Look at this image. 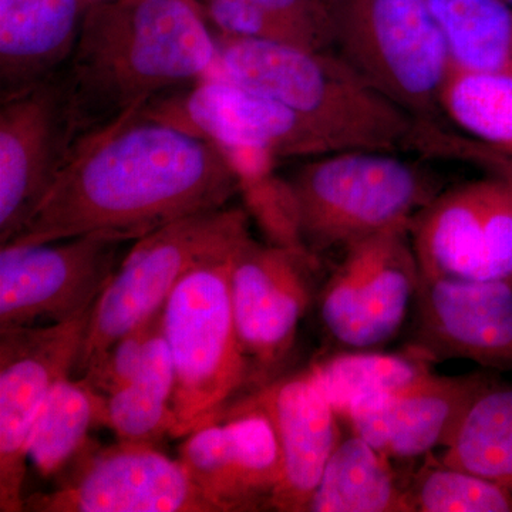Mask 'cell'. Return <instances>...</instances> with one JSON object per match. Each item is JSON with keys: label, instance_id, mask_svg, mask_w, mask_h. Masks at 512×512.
I'll return each instance as SVG.
<instances>
[{"label": "cell", "instance_id": "1", "mask_svg": "<svg viewBox=\"0 0 512 512\" xmlns=\"http://www.w3.org/2000/svg\"><path fill=\"white\" fill-rule=\"evenodd\" d=\"M242 185L237 161L224 148L137 113L73 148L52 190L8 244L86 234L137 241L228 207Z\"/></svg>", "mask_w": 512, "mask_h": 512}, {"label": "cell", "instance_id": "2", "mask_svg": "<svg viewBox=\"0 0 512 512\" xmlns=\"http://www.w3.org/2000/svg\"><path fill=\"white\" fill-rule=\"evenodd\" d=\"M217 63V36L197 0L90 6L72 60L60 74L72 150L158 97L207 79Z\"/></svg>", "mask_w": 512, "mask_h": 512}, {"label": "cell", "instance_id": "3", "mask_svg": "<svg viewBox=\"0 0 512 512\" xmlns=\"http://www.w3.org/2000/svg\"><path fill=\"white\" fill-rule=\"evenodd\" d=\"M215 36L212 76L285 104L325 128L343 150H409L417 120L335 50Z\"/></svg>", "mask_w": 512, "mask_h": 512}, {"label": "cell", "instance_id": "4", "mask_svg": "<svg viewBox=\"0 0 512 512\" xmlns=\"http://www.w3.org/2000/svg\"><path fill=\"white\" fill-rule=\"evenodd\" d=\"M284 180L303 245L315 256L409 224L441 192L439 178L423 165L377 150L309 158Z\"/></svg>", "mask_w": 512, "mask_h": 512}, {"label": "cell", "instance_id": "5", "mask_svg": "<svg viewBox=\"0 0 512 512\" xmlns=\"http://www.w3.org/2000/svg\"><path fill=\"white\" fill-rule=\"evenodd\" d=\"M234 251L191 269L161 309L174 363V439L220 419L252 377L229 292Z\"/></svg>", "mask_w": 512, "mask_h": 512}, {"label": "cell", "instance_id": "6", "mask_svg": "<svg viewBox=\"0 0 512 512\" xmlns=\"http://www.w3.org/2000/svg\"><path fill=\"white\" fill-rule=\"evenodd\" d=\"M249 235L248 212L228 205L134 241L90 312L77 372L83 375L113 343L160 313L191 269L229 254Z\"/></svg>", "mask_w": 512, "mask_h": 512}, {"label": "cell", "instance_id": "7", "mask_svg": "<svg viewBox=\"0 0 512 512\" xmlns=\"http://www.w3.org/2000/svg\"><path fill=\"white\" fill-rule=\"evenodd\" d=\"M335 50L416 120L446 121L451 60L429 0H329Z\"/></svg>", "mask_w": 512, "mask_h": 512}, {"label": "cell", "instance_id": "8", "mask_svg": "<svg viewBox=\"0 0 512 512\" xmlns=\"http://www.w3.org/2000/svg\"><path fill=\"white\" fill-rule=\"evenodd\" d=\"M138 114L218 144L237 161L244 183L272 173L278 160L343 150L332 134L302 114L220 77L158 97Z\"/></svg>", "mask_w": 512, "mask_h": 512}, {"label": "cell", "instance_id": "9", "mask_svg": "<svg viewBox=\"0 0 512 512\" xmlns=\"http://www.w3.org/2000/svg\"><path fill=\"white\" fill-rule=\"evenodd\" d=\"M134 241L86 234L0 248V329L53 325L93 309Z\"/></svg>", "mask_w": 512, "mask_h": 512}, {"label": "cell", "instance_id": "10", "mask_svg": "<svg viewBox=\"0 0 512 512\" xmlns=\"http://www.w3.org/2000/svg\"><path fill=\"white\" fill-rule=\"evenodd\" d=\"M409 224L370 235L345 249L320 295L330 338L349 350H375L403 328L420 282Z\"/></svg>", "mask_w": 512, "mask_h": 512}, {"label": "cell", "instance_id": "11", "mask_svg": "<svg viewBox=\"0 0 512 512\" xmlns=\"http://www.w3.org/2000/svg\"><path fill=\"white\" fill-rule=\"evenodd\" d=\"M420 276L512 284V185L500 178L441 191L410 221Z\"/></svg>", "mask_w": 512, "mask_h": 512}, {"label": "cell", "instance_id": "12", "mask_svg": "<svg viewBox=\"0 0 512 512\" xmlns=\"http://www.w3.org/2000/svg\"><path fill=\"white\" fill-rule=\"evenodd\" d=\"M90 312L53 325L0 329L2 512L25 510L30 433L55 384L76 370Z\"/></svg>", "mask_w": 512, "mask_h": 512}, {"label": "cell", "instance_id": "13", "mask_svg": "<svg viewBox=\"0 0 512 512\" xmlns=\"http://www.w3.org/2000/svg\"><path fill=\"white\" fill-rule=\"evenodd\" d=\"M55 490L25 500L37 512H215L180 460L154 444H93L63 471ZM62 473V474H63Z\"/></svg>", "mask_w": 512, "mask_h": 512}, {"label": "cell", "instance_id": "14", "mask_svg": "<svg viewBox=\"0 0 512 512\" xmlns=\"http://www.w3.org/2000/svg\"><path fill=\"white\" fill-rule=\"evenodd\" d=\"M315 262L309 252L262 245L251 235L232 254V312L252 377L268 379L291 352L312 301Z\"/></svg>", "mask_w": 512, "mask_h": 512}, {"label": "cell", "instance_id": "15", "mask_svg": "<svg viewBox=\"0 0 512 512\" xmlns=\"http://www.w3.org/2000/svg\"><path fill=\"white\" fill-rule=\"evenodd\" d=\"M72 127L59 76L0 101V245L25 228L72 151Z\"/></svg>", "mask_w": 512, "mask_h": 512}, {"label": "cell", "instance_id": "16", "mask_svg": "<svg viewBox=\"0 0 512 512\" xmlns=\"http://www.w3.org/2000/svg\"><path fill=\"white\" fill-rule=\"evenodd\" d=\"M406 348L430 363L470 360L512 373V284L420 276Z\"/></svg>", "mask_w": 512, "mask_h": 512}, {"label": "cell", "instance_id": "17", "mask_svg": "<svg viewBox=\"0 0 512 512\" xmlns=\"http://www.w3.org/2000/svg\"><path fill=\"white\" fill-rule=\"evenodd\" d=\"M178 460L215 512L272 508L282 476L281 450L262 410L228 407L185 436Z\"/></svg>", "mask_w": 512, "mask_h": 512}, {"label": "cell", "instance_id": "18", "mask_svg": "<svg viewBox=\"0 0 512 512\" xmlns=\"http://www.w3.org/2000/svg\"><path fill=\"white\" fill-rule=\"evenodd\" d=\"M493 376L485 372L439 376L414 382L366 400L343 419L353 433L390 460H413L444 447L468 406Z\"/></svg>", "mask_w": 512, "mask_h": 512}, {"label": "cell", "instance_id": "19", "mask_svg": "<svg viewBox=\"0 0 512 512\" xmlns=\"http://www.w3.org/2000/svg\"><path fill=\"white\" fill-rule=\"evenodd\" d=\"M235 407L262 410L274 427L284 476L272 508L308 511L326 464L342 441L339 414L312 370L266 383Z\"/></svg>", "mask_w": 512, "mask_h": 512}, {"label": "cell", "instance_id": "20", "mask_svg": "<svg viewBox=\"0 0 512 512\" xmlns=\"http://www.w3.org/2000/svg\"><path fill=\"white\" fill-rule=\"evenodd\" d=\"M87 9L84 0H0V101L64 72Z\"/></svg>", "mask_w": 512, "mask_h": 512}, {"label": "cell", "instance_id": "21", "mask_svg": "<svg viewBox=\"0 0 512 512\" xmlns=\"http://www.w3.org/2000/svg\"><path fill=\"white\" fill-rule=\"evenodd\" d=\"M311 512H413L392 460L353 433L329 458Z\"/></svg>", "mask_w": 512, "mask_h": 512}, {"label": "cell", "instance_id": "22", "mask_svg": "<svg viewBox=\"0 0 512 512\" xmlns=\"http://www.w3.org/2000/svg\"><path fill=\"white\" fill-rule=\"evenodd\" d=\"M174 363L165 340L161 312L144 348L136 376L127 386L107 396L109 429L117 439L156 444L173 437Z\"/></svg>", "mask_w": 512, "mask_h": 512}, {"label": "cell", "instance_id": "23", "mask_svg": "<svg viewBox=\"0 0 512 512\" xmlns=\"http://www.w3.org/2000/svg\"><path fill=\"white\" fill-rule=\"evenodd\" d=\"M109 427L107 396L84 377H64L47 396L30 433L28 461L43 477L60 476L87 448L90 433Z\"/></svg>", "mask_w": 512, "mask_h": 512}, {"label": "cell", "instance_id": "24", "mask_svg": "<svg viewBox=\"0 0 512 512\" xmlns=\"http://www.w3.org/2000/svg\"><path fill=\"white\" fill-rule=\"evenodd\" d=\"M440 460L512 491V384L493 379L477 394Z\"/></svg>", "mask_w": 512, "mask_h": 512}, {"label": "cell", "instance_id": "25", "mask_svg": "<svg viewBox=\"0 0 512 512\" xmlns=\"http://www.w3.org/2000/svg\"><path fill=\"white\" fill-rule=\"evenodd\" d=\"M451 67L467 73L512 70V8L503 0H429Z\"/></svg>", "mask_w": 512, "mask_h": 512}, {"label": "cell", "instance_id": "26", "mask_svg": "<svg viewBox=\"0 0 512 512\" xmlns=\"http://www.w3.org/2000/svg\"><path fill=\"white\" fill-rule=\"evenodd\" d=\"M313 375L340 419L366 400L433 372V363L406 348L399 353L349 350L313 363Z\"/></svg>", "mask_w": 512, "mask_h": 512}, {"label": "cell", "instance_id": "27", "mask_svg": "<svg viewBox=\"0 0 512 512\" xmlns=\"http://www.w3.org/2000/svg\"><path fill=\"white\" fill-rule=\"evenodd\" d=\"M441 110L461 133L512 153V70L467 73L451 67Z\"/></svg>", "mask_w": 512, "mask_h": 512}, {"label": "cell", "instance_id": "28", "mask_svg": "<svg viewBox=\"0 0 512 512\" xmlns=\"http://www.w3.org/2000/svg\"><path fill=\"white\" fill-rule=\"evenodd\" d=\"M413 512H512V491L487 478L427 461L406 485Z\"/></svg>", "mask_w": 512, "mask_h": 512}, {"label": "cell", "instance_id": "29", "mask_svg": "<svg viewBox=\"0 0 512 512\" xmlns=\"http://www.w3.org/2000/svg\"><path fill=\"white\" fill-rule=\"evenodd\" d=\"M409 150L431 160H450L480 168L488 177L512 185V153L461 133L446 121H420L410 138Z\"/></svg>", "mask_w": 512, "mask_h": 512}, {"label": "cell", "instance_id": "30", "mask_svg": "<svg viewBox=\"0 0 512 512\" xmlns=\"http://www.w3.org/2000/svg\"><path fill=\"white\" fill-rule=\"evenodd\" d=\"M268 15L292 30L308 50L325 52L335 47L329 0H252Z\"/></svg>", "mask_w": 512, "mask_h": 512}, {"label": "cell", "instance_id": "31", "mask_svg": "<svg viewBox=\"0 0 512 512\" xmlns=\"http://www.w3.org/2000/svg\"><path fill=\"white\" fill-rule=\"evenodd\" d=\"M157 315L148 320L146 325L113 343L99 359L94 360L92 365L84 370L82 377L92 384L97 392L110 396L133 380L143 359L144 348Z\"/></svg>", "mask_w": 512, "mask_h": 512}, {"label": "cell", "instance_id": "32", "mask_svg": "<svg viewBox=\"0 0 512 512\" xmlns=\"http://www.w3.org/2000/svg\"><path fill=\"white\" fill-rule=\"evenodd\" d=\"M84 2L90 8V6L101 5V3L111 2V0H84Z\"/></svg>", "mask_w": 512, "mask_h": 512}, {"label": "cell", "instance_id": "33", "mask_svg": "<svg viewBox=\"0 0 512 512\" xmlns=\"http://www.w3.org/2000/svg\"><path fill=\"white\" fill-rule=\"evenodd\" d=\"M503 2L507 3V5H510L512 8V0H503Z\"/></svg>", "mask_w": 512, "mask_h": 512}]
</instances>
